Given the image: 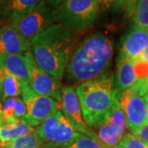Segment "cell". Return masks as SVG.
<instances>
[{"instance_id": "6da1fadb", "label": "cell", "mask_w": 148, "mask_h": 148, "mask_svg": "<svg viewBox=\"0 0 148 148\" xmlns=\"http://www.w3.org/2000/svg\"><path fill=\"white\" fill-rule=\"evenodd\" d=\"M114 50V43L105 34L95 32L86 36L69 58L64 72L65 81L77 86L108 73Z\"/></svg>"}, {"instance_id": "7a4b0ae2", "label": "cell", "mask_w": 148, "mask_h": 148, "mask_svg": "<svg viewBox=\"0 0 148 148\" xmlns=\"http://www.w3.org/2000/svg\"><path fill=\"white\" fill-rule=\"evenodd\" d=\"M79 40L78 33L57 23L32 39L30 52L40 69L60 82Z\"/></svg>"}, {"instance_id": "3957f363", "label": "cell", "mask_w": 148, "mask_h": 148, "mask_svg": "<svg viewBox=\"0 0 148 148\" xmlns=\"http://www.w3.org/2000/svg\"><path fill=\"white\" fill-rule=\"evenodd\" d=\"M79 99L82 117L91 130L104 124L119 105V95L111 73L77 85L75 88Z\"/></svg>"}, {"instance_id": "277c9868", "label": "cell", "mask_w": 148, "mask_h": 148, "mask_svg": "<svg viewBox=\"0 0 148 148\" xmlns=\"http://www.w3.org/2000/svg\"><path fill=\"white\" fill-rule=\"evenodd\" d=\"M100 10L98 0H66L56 9L58 24L80 34L93 26Z\"/></svg>"}, {"instance_id": "5b68a950", "label": "cell", "mask_w": 148, "mask_h": 148, "mask_svg": "<svg viewBox=\"0 0 148 148\" xmlns=\"http://www.w3.org/2000/svg\"><path fill=\"white\" fill-rule=\"evenodd\" d=\"M9 18L11 26L29 41L58 23L56 9L47 5L43 0L32 10Z\"/></svg>"}, {"instance_id": "8992f818", "label": "cell", "mask_w": 148, "mask_h": 148, "mask_svg": "<svg viewBox=\"0 0 148 148\" xmlns=\"http://www.w3.org/2000/svg\"><path fill=\"white\" fill-rule=\"evenodd\" d=\"M43 148H60L72 143L78 132L60 109L54 111L36 128Z\"/></svg>"}, {"instance_id": "52a82bcc", "label": "cell", "mask_w": 148, "mask_h": 148, "mask_svg": "<svg viewBox=\"0 0 148 148\" xmlns=\"http://www.w3.org/2000/svg\"><path fill=\"white\" fill-rule=\"evenodd\" d=\"M21 99L27 110L22 121L33 127L40 125L54 111L60 109L59 101L49 96L36 94L30 86L22 87Z\"/></svg>"}, {"instance_id": "ba28073f", "label": "cell", "mask_w": 148, "mask_h": 148, "mask_svg": "<svg viewBox=\"0 0 148 148\" xmlns=\"http://www.w3.org/2000/svg\"><path fill=\"white\" fill-rule=\"evenodd\" d=\"M119 105L124 113L127 129L135 132L148 122L147 104L144 96L130 87L119 96Z\"/></svg>"}, {"instance_id": "9c48e42d", "label": "cell", "mask_w": 148, "mask_h": 148, "mask_svg": "<svg viewBox=\"0 0 148 148\" xmlns=\"http://www.w3.org/2000/svg\"><path fill=\"white\" fill-rule=\"evenodd\" d=\"M59 104L62 113L77 132L86 134L96 141H99L95 132L88 127L85 123L79 99L73 86H64L61 87Z\"/></svg>"}, {"instance_id": "30bf717a", "label": "cell", "mask_w": 148, "mask_h": 148, "mask_svg": "<svg viewBox=\"0 0 148 148\" xmlns=\"http://www.w3.org/2000/svg\"><path fill=\"white\" fill-rule=\"evenodd\" d=\"M29 70V86L35 93L60 101L61 85L58 80L45 73L35 62L30 51L25 53Z\"/></svg>"}, {"instance_id": "8fae6325", "label": "cell", "mask_w": 148, "mask_h": 148, "mask_svg": "<svg viewBox=\"0 0 148 148\" xmlns=\"http://www.w3.org/2000/svg\"><path fill=\"white\" fill-rule=\"evenodd\" d=\"M147 47L148 31L132 23L122 38L119 56L135 62Z\"/></svg>"}, {"instance_id": "7c38bea8", "label": "cell", "mask_w": 148, "mask_h": 148, "mask_svg": "<svg viewBox=\"0 0 148 148\" xmlns=\"http://www.w3.org/2000/svg\"><path fill=\"white\" fill-rule=\"evenodd\" d=\"M30 49L31 42L11 25L0 27V55L21 54Z\"/></svg>"}, {"instance_id": "4fadbf2b", "label": "cell", "mask_w": 148, "mask_h": 148, "mask_svg": "<svg viewBox=\"0 0 148 148\" xmlns=\"http://www.w3.org/2000/svg\"><path fill=\"white\" fill-rule=\"evenodd\" d=\"M138 81V76L135 64L128 58L119 56L114 83L119 96L123 91L132 87Z\"/></svg>"}, {"instance_id": "5bb4252c", "label": "cell", "mask_w": 148, "mask_h": 148, "mask_svg": "<svg viewBox=\"0 0 148 148\" xmlns=\"http://www.w3.org/2000/svg\"><path fill=\"white\" fill-rule=\"evenodd\" d=\"M0 68L15 76L23 86H29V70L25 53L0 55Z\"/></svg>"}, {"instance_id": "9a60e30c", "label": "cell", "mask_w": 148, "mask_h": 148, "mask_svg": "<svg viewBox=\"0 0 148 148\" xmlns=\"http://www.w3.org/2000/svg\"><path fill=\"white\" fill-rule=\"evenodd\" d=\"M26 106L21 98L11 97L3 101L0 109V125L22 120L26 114Z\"/></svg>"}, {"instance_id": "2e32d148", "label": "cell", "mask_w": 148, "mask_h": 148, "mask_svg": "<svg viewBox=\"0 0 148 148\" xmlns=\"http://www.w3.org/2000/svg\"><path fill=\"white\" fill-rule=\"evenodd\" d=\"M36 127L28 125L22 120L14 123H5L0 125V146L3 148L11 141L30 134Z\"/></svg>"}, {"instance_id": "e0dca14e", "label": "cell", "mask_w": 148, "mask_h": 148, "mask_svg": "<svg viewBox=\"0 0 148 148\" xmlns=\"http://www.w3.org/2000/svg\"><path fill=\"white\" fill-rule=\"evenodd\" d=\"M22 93V82L15 76L0 68V95L1 101L18 97Z\"/></svg>"}, {"instance_id": "ac0fdd59", "label": "cell", "mask_w": 148, "mask_h": 148, "mask_svg": "<svg viewBox=\"0 0 148 148\" xmlns=\"http://www.w3.org/2000/svg\"><path fill=\"white\" fill-rule=\"evenodd\" d=\"M42 0H5L6 16L10 17L32 10Z\"/></svg>"}, {"instance_id": "d6986e66", "label": "cell", "mask_w": 148, "mask_h": 148, "mask_svg": "<svg viewBox=\"0 0 148 148\" xmlns=\"http://www.w3.org/2000/svg\"><path fill=\"white\" fill-rule=\"evenodd\" d=\"M5 148H43L42 143L36 132V130L30 134L14 139L3 147Z\"/></svg>"}, {"instance_id": "ffe728a7", "label": "cell", "mask_w": 148, "mask_h": 148, "mask_svg": "<svg viewBox=\"0 0 148 148\" xmlns=\"http://www.w3.org/2000/svg\"><path fill=\"white\" fill-rule=\"evenodd\" d=\"M133 23L144 29L148 28V0H137L132 9Z\"/></svg>"}, {"instance_id": "44dd1931", "label": "cell", "mask_w": 148, "mask_h": 148, "mask_svg": "<svg viewBox=\"0 0 148 148\" xmlns=\"http://www.w3.org/2000/svg\"><path fill=\"white\" fill-rule=\"evenodd\" d=\"M60 148H108L99 141H96L89 136L79 133L72 143Z\"/></svg>"}, {"instance_id": "7402d4cb", "label": "cell", "mask_w": 148, "mask_h": 148, "mask_svg": "<svg viewBox=\"0 0 148 148\" xmlns=\"http://www.w3.org/2000/svg\"><path fill=\"white\" fill-rule=\"evenodd\" d=\"M113 148H148V143L142 141L132 132H127Z\"/></svg>"}, {"instance_id": "603a6c76", "label": "cell", "mask_w": 148, "mask_h": 148, "mask_svg": "<svg viewBox=\"0 0 148 148\" xmlns=\"http://www.w3.org/2000/svg\"><path fill=\"white\" fill-rule=\"evenodd\" d=\"M100 8L103 10H118L123 8L122 0H98Z\"/></svg>"}, {"instance_id": "cb8c5ba5", "label": "cell", "mask_w": 148, "mask_h": 148, "mask_svg": "<svg viewBox=\"0 0 148 148\" xmlns=\"http://www.w3.org/2000/svg\"><path fill=\"white\" fill-rule=\"evenodd\" d=\"M132 87L141 95L144 96L146 95L148 92V73L144 79L138 81Z\"/></svg>"}, {"instance_id": "d4e9b609", "label": "cell", "mask_w": 148, "mask_h": 148, "mask_svg": "<svg viewBox=\"0 0 148 148\" xmlns=\"http://www.w3.org/2000/svg\"><path fill=\"white\" fill-rule=\"evenodd\" d=\"M133 134L142 141L148 143V122L140 128H138L136 132H133Z\"/></svg>"}, {"instance_id": "484cf974", "label": "cell", "mask_w": 148, "mask_h": 148, "mask_svg": "<svg viewBox=\"0 0 148 148\" xmlns=\"http://www.w3.org/2000/svg\"><path fill=\"white\" fill-rule=\"evenodd\" d=\"M137 0H122L123 3V8L125 10V14L128 17H131L132 16V9L135 4V2Z\"/></svg>"}, {"instance_id": "4316f807", "label": "cell", "mask_w": 148, "mask_h": 148, "mask_svg": "<svg viewBox=\"0 0 148 148\" xmlns=\"http://www.w3.org/2000/svg\"><path fill=\"white\" fill-rule=\"evenodd\" d=\"M43 1L49 7L53 8L54 9H57L58 7L66 0H43Z\"/></svg>"}, {"instance_id": "83f0119b", "label": "cell", "mask_w": 148, "mask_h": 148, "mask_svg": "<svg viewBox=\"0 0 148 148\" xmlns=\"http://www.w3.org/2000/svg\"><path fill=\"white\" fill-rule=\"evenodd\" d=\"M5 5V0H0V22L3 21L7 17V16H6Z\"/></svg>"}, {"instance_id": "f1b7e54d", "label": "cell", "mask_w": 148, "mask_h": 148, "mask_svg": "<svg viewBox=\"0 0 148 148\" xmlns=\"http://www.w3.org/2000/svg\"><path fill=\"white\" fill-rule=\"evenodd\" d=\"M135 62H141V63H143V64H148V47L143 51L142 55Z\"/></svg>"}, {"instance_id": "f546056e", "label": "cell", "mask_w": 148, "mask_h": 148, "mask_svg": "<svg viewBox=\"0 0 148 148\" xmlns=\"http://www.w3.org/2000/svg\"><path fill=\"white\" fill-rule=\"evenodd\" d=\"M144 99L146 101V104H147V119H148V94H146L144 95Z\"/></svg>"}, {"instance_id": "4dcf8cb0", "label": "cell", "mask_w": 148, "mask_h": 148, "mask_svg": "<svg viewBox=\"0 0 148 148\" xmlns=\"http://www.w3.org/2000/svg\"><path fill=\"white\" fill-rule=\"evenodd\" d=\"M1 106H2V103H1V95H0V109H1Z\"/></svg>"}, {"instance_id": "1f68e13d", "label": "cell", "mask_w": 148, "mask_h": 148, "mask_svg": "<svg viewBox=\"0 0 148 148\" xmlns=\"http://www.w3.org/2000/svg\"><path fill=\"white\" fill-rule=\"evenodd\" d=\"M147 94H148V92H147Z\"/></svg>"}, {"instance_id": "d6a6232c", "label": "cell", "mask_w": 148, "mask_h": 148, "mask_svg": "<svg viewBox=\"0 0 148 148\" xmlns=\"http://www.w3.org/2000/svg\"><path fill=\"white\" fill-rule=\"evenodd\" d=\"M147 31H148V28H147Z\"/></svg>"}, {"instance_id": "836d02e7", "label": "cell", "mask_w": 148, "mask_h": 148, "mask_svg": "<svg viewBox=\"0 0 148 148\" xmlns=\"http://www.w3.org/2000/svg\"><path fill=\"white\" fill-rule=\"evenodd\" d=\"M3 148H5V147H3Z\"/></svg>"}]
</instances>
